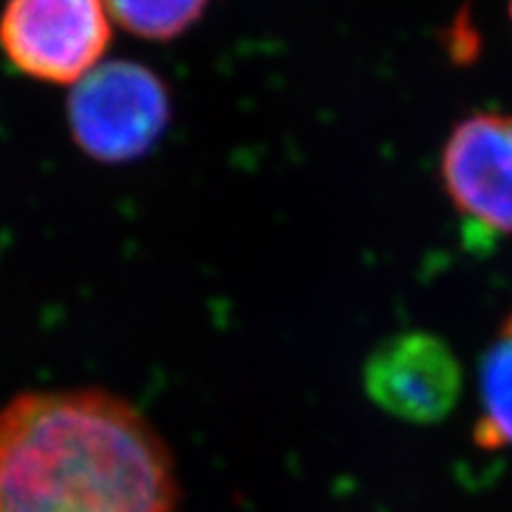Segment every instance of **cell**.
<instances>
[{
    "label": "cell",
    "mask_w": 512,
    "mask_h": 512,
    "mask_svg": "<svg viewBox=\"0 0 512 512\" xmlns=\"http://www.w3.org/2000/svg\"><path fill=\"white\" fill-rule=\"evenodd\" d=\"M174 456L105 389L24 392L0 408V512H176Z\"/></svg>",
    "instance_id": "obj_1"
},
{
    "label": "cell",
    "mask_w": 512,
    "mask_h": 512,
    "mask_svg": "<svg viewBox=\"0 0 512 512\" xmlns=\"http://www.w3.org/2000/svg\"><path fill=\"white\" fill-rule=\"evenodd\" d=\"M171 119L169 91L136 62H105L74 83L69 126L76 145L100 162H131L162 138Z\"/></svg>",
    "instance_id": "obj_2"
},
{
    "label": "cell",
    "mask_w": 512,
    "mask_h": 512,
    "mask_svg": "<svg viewBox=\"0 0 512 512\" xmlns=\"http://www.w3.org/2000/svg\"><path fill=\"white\" fill-rule=\"evenodd\" d=\"M439 176L472 240L512 238V112L460 119L441 147Z\"/></svg>",
    "instance_id": "obj_4"
},
{
    "label": "cell",
    "mask_w": 512,
    "mask_h": 512,
    "mask_svg": "<svg viewBox=\"0 0 512 512\" xmlns=\"http://www.w3.org/2000/svg\"><path fill=\"white\" fill-rule=\"evenodd\" d=\"M479 394L482 415L475 427V441L489 451L512 446V313L482 358Z\"/></svg>",
    "instance_id": "obj_6"
},
{
    "label": "cell",
    "mask_w": 512,
    "mask_h": 512,
    "mask_svg": "<svg viewBox=\"0 0 512 512\" xmlns=\"http://www.w3.org/2000/svg\"><path fill=\"white\" fill-rule=\"evenodd\" d=\"M508 15H510V22H512V0H508Z\"/></svg>",
    "instance_id": "obj_8"
},
{
    "label": "cell",
    "mask_w": 512,
    "mask_h": 512,
    "mask_svg": "<svg viewBox=\"0 0 512 512\" xmlns=\"http://www.w3.org/2000/svg\"><path fill=\"white\" fill-rule=\"evenodd\" d=\"M363 387L394 418L432 425L458 403L463 370L453 349L432 332L411 330L384 339L363 366Z\"/></svg>",
    "instance_id": "obj_5"
},
{
    "label": "cell",
    "mask_w": 512,
    "mask_h": 512,
    "mask_svg": "<svg viewBox=\"0 0 512 512\" xmlns=\"http://www.w3.org/2000/svg\"><path fill=\"white\" fill-rule=\"evenodd\" d=\"M209 0H105L107 12L126 31L147 41H171L202 17Z\"/></svg>",
    "instance_id": "obj_7"
},
{
    "label": "cell",
    "mask_w": 512,
    "mask_h": 512,
    "mask_svg": "<svg viewBox=\"0 0 512 512\" xmlns=\"http://www.w3.org/2000/svg\"><path fill=\"white\" fill-rule=\"evenodd\" d=\"M105 0H8L0 48L22 74L46 83H79L110 46Z\"/></svg>",
    "instance_id": "obj_3"
}]
</instances>
